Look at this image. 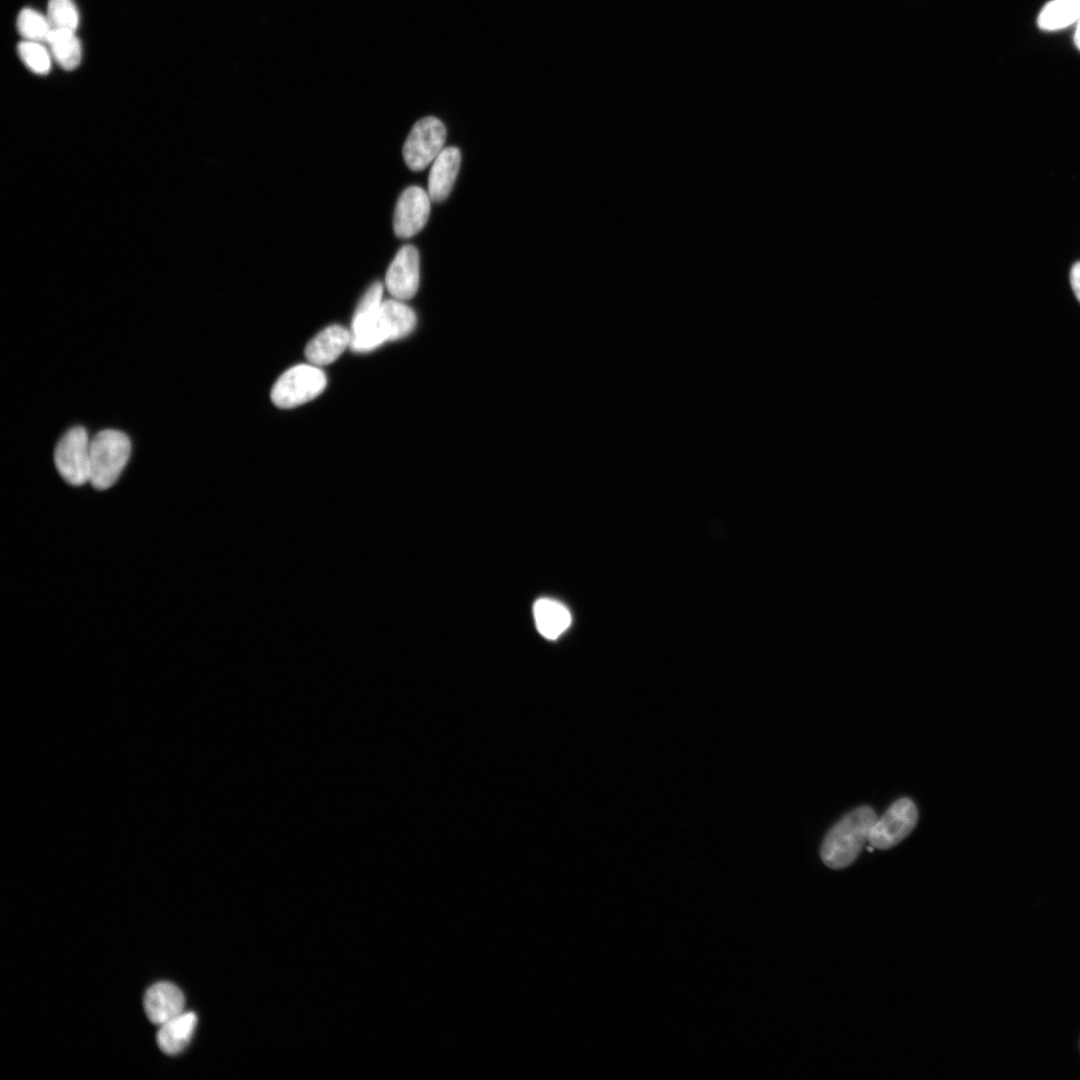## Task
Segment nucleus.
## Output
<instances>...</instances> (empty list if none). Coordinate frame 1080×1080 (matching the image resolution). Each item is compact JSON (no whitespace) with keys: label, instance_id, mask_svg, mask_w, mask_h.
<instances>
[{"label":"nucleus","instance_id":"nucleus-1","mask_svg":"<svg viewBox=\"0 0 1080 1080\" xmlns=\"http://www.w3.org/2000/svg\"><path fill=\"white\" fill-rule=\"evenodd\" d=\"M877 816L869 806H860L841 818L826 834L820 849L823 863L831 869L849 866L868 842Z\"/></svg>","mask_w":1080,"mask_h":1080},{"label":"nucleus","instance_id":"nucleus-2","mask_svg":"<svg viewBox=\"0 0 1080 1080\" xmlns=\"http://www.w3.org/2000/svg\"><path fill=\"white\" fill-rule=\"evenodd\" d=\"M131 453L129 437L122 431L105 429L90 440V483L98 489L110 488L125 468Z\"/></svg>","mask_w":1080,"mask_h":1080},{"label":"nucleus","instance_id":"nucleus-3","mask_svg":"<svg viewBox=\"0 0 1080 1080\" xmlns=\"http://www.w3.org/2000/svg\"><path fill=\"white\" fill-rule=\"evenodd\" d=\"M326 385V375L318 366L299 364L278 378L271 390V399L280 408L296 407L319 396Z\"/></svg>","mask_w":1080,"mask_h":1080},{"label":"nucleus","instance_id":"nucleus-4","mask_svg":"<svg viewBox=\"0 0 1080 1080\" xmlns=\"http://www.w3.org/2000/svg\"><path fill=\"white\" fill-rule=\"evenodd\" d=\"M90 440L84 427L75 426L56 445L55 466L61 477L73 486L90 481Z\"/></svg>","mask_w":1080,"mask_h":1080},{"label":"nucleus","instance_id":"nucleus-5","mask_svg":"<svg viewBox=\"0 0 1080 1080\" xmlns=\"http://www.w3.org/2000/svg\"><path fill=\"white\" fill-rule=\"evenodd\" d=\"M447 131L441 120L428 116L418 120L403 145V158L409 169L421 171L431 164L444 148Z\"/></svg>","mask_w":1080,"mask_h":1080},{"label":"nucleus","instance_id":"nucleus-6","mask_svg":"<svg viewBox=\"0 0 1080 1080\" xmlns=\"http://www.w3.org/2000/svg\"><path fill=\"white\" fill-rule=\"evenodd\" d=\"M917 821L915 803L909 798H900L880 818H876L868 842L873 848H892L912 832Z\"/></svg>","mask_w":1080,"mask_h":1080},{"label":"nucleus","instance_id":"nucleus-7","mask_svg":"<svg viewBox=\"0 0 1080 1080\" xmlns=\"http://www.w3.org/2000/svg\"><path fill=\"white\" fill-rule=\"evenodd\" d=\"M431 198L420 186H409L400 195L394 210L393 229L399 238H410L426 225Z\"/></svg>","mask_w":1080,"mask_h":1080},{"label":"nucleus","instance_id":"nucleus-8","mask_svg":"<svg viewBox=\"0 0 1080 1080\" xmlns=\"http://www.w3.org/2000/svg\"><path fill=\"white\" fill-rule=\"evenodd\" d=\"M419 279L420 260L418 250L412 245H404L398 250L387 269L386 288L394 299L405 301L416 294Z\"/></svg>","mask_w":1080,"mask_h":1080},{"label":"nucleus","instance_id":"nucleus-9","mask_svg":"<svg viewBox=\"0 0 1080 1080\" xmlns=\"http://www.w3.org/2000/svg\"><path fill=\"white\" fill-rule=\"evenodd\" d=\"M414 311L403 301L384 300L378 314L371 324L382 343L394 341L408 335L415 327Z\"/></svg>","mask_w":1080,"mask_h":1080},{"label":"nucleus","instance_id":"nucleus-10","mask_svg":"<svg viewBox=\"0 0 1080 1080\" xmlns=\"http://www.w3.org/2000/svg\"><path fill=\"white\" fill-rule=\"evenodd\" d=\"M143 1003L148 1019L160 1026L184 1012L185 998L176 985L158 982L147 989Z\"/></svg>","mask_w":1080,"mask_h":1080},{"label":"nucleus","instance_id":"nucleus-11","mask_svg":"<svg viewBox=\"0 0 1080 1080\" xmlns=\"http://www.w3.org/2000/svg\"><path fill=\"white\" fill-rule=\"evenodd\" d=\"M351 331L340 325L328 326L313 337L305 348V357L315 366L334 362L350 347Z\"/></svg>","mask_w":1080,"mask_h":1080},{"label":"nucleus","instance_id":"nucleus-12","mask_svg":"<svg viewBox=\"0 0 1080 1080\" xmlns=\"http://www.w3.org/2000/svg\"><path fill=\"white\" fill-rule=\"evenodd\" d=\"M460 163V150L454 146L444 147L432 162L427 192L433 202H441L448 197L459 172Z\"/></svg>","mask_w":1080,"mask_h":1080},{"label":"nucleus","instance_id":"nucleus-13","mask_svg":"<svg viewBox=\"0 0 1080 1080\" xmlns=\"http://www.w3.org/2000/svg\"><path fill=\"white\" fill-rule=\"evenodd\" d=\"M196 1025L194 1012H183L163 1023L156 1036L159 1048L168 1055L179 1054L190 1043Z\"/></svg>","mask_w":1080,"mask_h":1080},{"label":"nucleus","instance_id":"nucleus-14","mask_svg":"<svg viewBox=\"0 0 1080 1080\" xmlns=\"http://www.w3.org/2000/svg\"><path fill=\"white\" fill-rule=\"evenodd\" d=\"M533 616L539 633L551 640L558 638L571 624L567 607L550 598H541L534 603Z\"/></svg>","mask_w":1080,"mask_h":1080},{"label":"nucleus","instance_id":"nucleus-15","mask_svg":"<svg viewBox=\"0 0 1080 1080\" xmlns=\"http://www.w3.org/2000/svg\"><path fill=\"white\" fill-rule=\"evenodd\" d=\"M52 58L64 70L77 68L82 58V48L75 31L52 29L46 41Z\"/></svg>","mask_w":1080,"mask_h":1080},{"label":"nucleus","instance_id":"nucleus-16","mask_svg":"<svg viewBox=\"0 0 1080 1080\" xmlns=\"http://www.w3.org/2000/svg\"><path fill=\"white\" fill-rule=\"evenodd\" d=\"M1080 0H1051L1038 15L1039 28L1046 31L1060 30L1078 22Z\"/></svg>","mask_w":1080,"mask_h":1080},{"label":"nucleus","instance_id":"nucleus-17","mask_svg":"<svg viewBox=\"0 0 1080 1080\" xmlns=\"http://www.w3.org/2000/svg\"><path fill=\"white\" fill-rule=\"evenodd\" d=\"M383 289L381 282H374L365 292L353 315L351 333L358 332L375 319L383 302Z\"/></svg>","mask_w":1080,"mask_h":1080},{"label":"nucleus","instance_id":"nucleus-18","mask_svg":"<svg viewBox=\"0 0 1080 1080\" xmlns=\"http://www.w3.org/2000/svg\"><path fill=\"white\" fill-rule=\"evenodd\" d=\"M16 25L23 40L45 44L52 30L47 16L32 8H24L20 11Z\"/></svg>","mask_w":1080,"mask_h":1080},{"label":"nucleus","instance_id":"nucleus-19","mask_svg":"<svg viewBox=\"0 0 1080 1080\" xmlns=\"http://www.w3.org/2000/svg\"><path fill=\"white\" fill-rule=\"evenodd\" d=\"M17 50L22 62L31 72L39 75L50 72L53 58L45 43L23 40L18 44Z\"/></svg>","mask_w":1080,"mask_h":1080},{"label":"nucleus","instance_id":"nucleus-20","mask_svg":"<svg viewBox=\"0 0 1080 1080\" xmlns=\"http://www.w3.org/2000/svg\"><path fill=\"white\" fill-rule=\"evenodd\" d=\"M46 16L52 29L76 32L79 25V12L73 0H49Z\"/></svg>","mask_w":1080,"mask_h":1080},{"label":"nucleus","instance_id":"nucleus-21","mask_svg":"<svg viewBox=\"0 0 1080 1080\" xmlns=\"http://www.w3.org/2000/svg\"><path fill=\"white\" fill-rule=\"evenodd\" d=\"M1070 279L1073 291L1080 301V262L1075 263L1072 267Z\"/></svg>","mask_w":1080,"mask_h":1080},{"label":"nucleus","instance_id":"nucleus-22","mask_svg":"<svg viewBox=\"0 0 1080 1080\" xmlns=\"http://www.w3.org/2000/svg\"><path fill=\"white\" fill-rule=\"evenodd\" d=\"M1074 42L1076 47L1080 50V19L1077 22V27L1074 34Z\"/></svg>","mask_w":1080,"mask_h":1080}]
</instances>
